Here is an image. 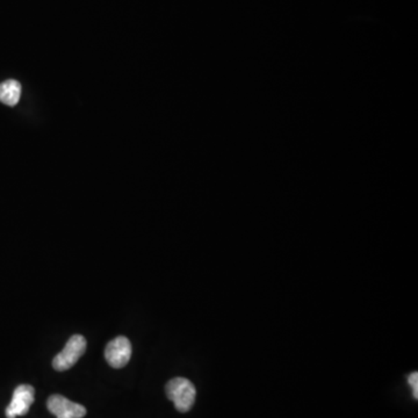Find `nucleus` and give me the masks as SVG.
Here are the masks:
<instances>
[{"instance_id": "nucleus-1", "label": "nucleus", "mask_w": 418, "mask_h": 418, "mask_svg": "<svg viewBox=\"0 0 418 418\" xmlns=\"http://www.w3.org/2000/svg\"><path fill=\"white\" fill-rule=\"evenodd\" d=\"M165 392L179 412H189L197 399L194 385L185 378H175L170 380L166 383Z\"/></svg>"}, {"instance_id": "nucleus-2", "label": "nucleus", "mask_w": 418, "mask_h": 418, "mask_svg": "<svg viewBox=\"0 0 418 418\" xmlns=\"http://www.w3.org/2000/svg\"><path fill=\"white\" fill-rule=\"evenodd\" d=\"M87 339L82 335H74L67 341L60 353L53 361V368L58 372L70 370L87 351Z\"/></svg>"}, {"instance_id": "nucleus-3", "label": "nucleus", "mask_w": 418, "mask_h": 418, "mask_svg": "<svg viewBox=\"0 0 418 418\" xmlns=\"http://www.w3.org/2000/svg\"><path fill=\"white\" fill-rule=\"evenodd\" d=\"M131 357V344L125 336L113 339L105 348V358L113 368H125Z\"/></svg>"}, {"instance_id": "nucleus-4", "label": "nucleus", "mask_w": 418, "mask_h": 418, "mask_svg": "<svg viewBox=\"0 0 418 418\" xmlns=\"http://www.w3.org/2000/svg\"><path fill=\"white\" fill-rule=\"evenodd\" d=\"M35 399V390L31 385H20L16 387L13 393L12 401L10 406L7 407V418H16L18 416L27 415L29 408L34 403Z\"/></svg>"}, {"instance_id": "nucleus-5", "label": "nucleus", "mask_w": 418, "mask_h": 418, "mask_svg": "<svg viewBox=\"0 0 418 418\" xmlns=\"http://www.w3.org/2000/svg\"><path fill=\"white\" fill-rule=\"evenodd\" d=\"M47 408L57 418H83L87 415V408L79 403H75L64 396L51 395L47 401Z\"/></svg>"}, {"instance_id": "nucleus-6", "label": "nucleus", "mask_w": 418, "mask_h": 418, "mask_svg": "<svg viewBox=\"0 0 418 418\" xmlns=\"http://www.w3.org/2000/svg\"><path fill=\"white\" fill-rule=\"evenodd\" d=\"M21 85L16 80H6L0 84V101L5 105L14 106L19 102Z\"/></svg>"}, {"instance_id": "nucleus-7", "label": "nucleus", "mask_w": 418, "mask_h": 418, "mask_svg": "<svg viewBox=\"0 0 418 418\" xmlns=\"http://www.w3.org/2000/svg\"><path fill=\"white\" fill-rule=\"evenodd\" d=\"M408 383L412 388V395L416 400L418 399V373L414 372V373L409 375Z\"/></svg>"}]
</instances>
